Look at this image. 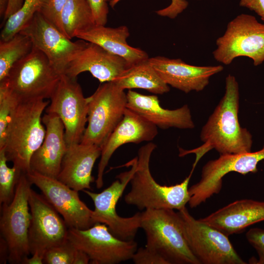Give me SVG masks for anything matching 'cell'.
<instances>
[{"mask_svg":"<svg viewBox=\"0 0 264 264\" xmlns=\"http://www.w3.org/2000/svg\"><path fill=\"white\" fill-rule=\"evenodd\" d=\"M240 93L235 76L229 74L225 79V93L210 115L200 132L203 144L199 147L186 150L179 148V156L196 155L192 170L207 152L215 149L220 154H239L251 152V133L241 126L238 118Z\"/></svg>","mask_w":264,"mask_h":264,"instance_id":"cell-1","label":"cell"},{"mask_svg":"<svg viewBox=\"0 0 264 264\" xmlns=\"http://www.w3.org/2000/svg\"><path fill=\"white\" fill-rule=\"evenodd\" d=\"M49 103L44 100L18 101L11 111L0 150H4L8 161L24 173L30 172L31 157L44 140L42 114Z\"/></svg>","mask_w":264,"mask_h":264,"instance_id":"cell-2","label":"cell"},{"mask_svg":"<svg viewBox=\"0 0 264 264\" xmlns=\"http://www.w3.org/2000/svg\"><path fill=\"white\" fill-rule=\"evenodd\" d=\"M155 144L149 142L138 150L137 165L130 181L131 189L124 197L128 205L139 210L148 209H169L180 210L186 207L190 199L189 183L193 171L181 183L161 185L152 176L150 170L151 155Z\"/></svg>","mask_w":264,"mask_h":264,"instance_id":"cell-3","label":"cell"},{"mask_svg":"<svg viewBox=\"0 0 264 264\" xmlns=\"http://www.w3.org/2000/svg\"><path fill=\"white\" fill-rule=\"evenodd\" d=\"M140 228L146 234L145 246L160 254L170 264H200L186 241L178 211L146 209L141 212Z\"/></svg>","mask_w":264,"mask_h":264,"instance_id":"cell-4","label":"cell"},{"mask_svg":"<svg viewBox=\"0 0 264 264\" xmlns=\"http://www.w3.org/2000/svg\"><path fill=\"white\" fill-rule=\"evenodd\" d=\"M61 76L45 55L33 47L1 82L5 83L19 101L45 100L51 97Z\"/></svg>","mask_w":264,"mask_h":264,"instance_id":"cell-5","label":"cell"},{"mask_svg":"<svg viewBox=\"0 0 264 264\" xmlns=\"http://www.w3.org/2000/svg\"><path fill=\"white\" fill-rule=\"evenodd\" d=\"M32 184L26 173H22L12 201L0 205V234L8 246L10 264H22L31 255L28 230L31 215L28 200Z\"/></svg>","mask_w":264,"mask_h":264,"instance_id":"cell-6","label":"cell"},{"mask_svg":"<svg viewBox=\"0 0 264 264\" xmlns=\"http://www.w3.org/2000/svg\"><path fill=\"white\" fill-rule=\"evenodd\" d=\"M88 98V124L81 142L102 147L124 116L127 94L111 81L102 83Z\"/></svg>","mask_w":264,"mask_h":264,"instance_id":"cell-7","label":"cell"},{"mask_svg":"<svg viewBox=\"0 0 264 264\" xmlns=\"http://www.w3.org/2000/svg\"><path fill=\"white\" fill-rule=\"evenodd\" d=\"M216 44L213 54L220 63L228 65L236 58L244 56L259 66L264 62V23L252 15L241 14L228 23Z\"/></svg>","mask_w":264,"mask_h":264,"instance_id":"cell-8","label":"cell"},{"mask_svg":"<svg viewBox=\"0 0 264 264\" xmlns=\"http://www.w3.org/2000/svg\"><path fill=\"white\" fill-rule=\"evenodd\" d=\"M131 167L129 171L116 176L109 187L99 193L85 189L82 191L93 201L94 209L92 218L94 223H104L110 231L119 239L133 240L140 228L141 212L129 217L120 216L116 212L117 203L135 172L137 165V156L127 164Z\"/></svg>","mask_w":264,"mask_h":264,"instance_id":"cell-9","label":"cell"},{"mask_svg":"<svg viewBox=\"0 0 264 264\" xmlns=\"http://www.w3.org/2000/svg\"><path fill=\"white\" fill-rule=\"evenodd\" d=\"M188 244L200 264H245L228 236L195 219L185 207L177 211Z\"/></svg>","mask_w":264,"mask_h":264,"instance_id":"cell-10","label":"cell"},{"mask_svg":"<svg viewBox=\"0 0 264 264\" xmlns=\"http://www.w3.org/2000/svg\"><path fill=\"white\" fill-rule=\"evenodd\" d=\"M68 240L85 252L91 264H117L132 259L137 249L133 240L114 236L108 226L99 222L86 229L68 228Z\"/></svg>","mask_w":264,"mask_h":264,"instance_id":"cell-11","label":"cell"},{"mask_svg":"<svg viewBox=\"0 0 264 264\" xmlns=\"http://www.w3.org/2000/svg\"><path fill=\"white\" fill-rule=\"evenodd\" d=\"M50 99L45 112L56 115L62 121L67 147L80 143L88 121V101L76 78L61 75Z\"/></svg>","mask_w":264,"mask_h":264,"instance_id":"cell-12","label":"cell"},{"mask_svg":"<svg viewBox=\"0 0 264 264\" xmlns=\"http://www.w3.org/2000/svg\"><path fill=\"white\" fill-rule=\"evenodd\" d=\"M263 160L264 145L256 152L220 154L218 158L209 161L202 168L200 180L189 188V206L195 208L219 193L225 175L233 172L243 175L256 173L258 163Z\"/></svg>","mask_w":264,"mask_h":264,"instance_id":"cell-13","label":"cell"},{"mask_svg":"<svg viewBox=\"0 0 264 264\" xmlns=\"http://www.w3.org/2000/svg\"><path fill=\"white\" fill-rule=\"evenodd\" d=\"M31 218L28 230L30 254L44 258L49 248L68 240V227L59 213L45 199L32 189L29 196Z\"/></svg>","mask_w":264,"mask_h":264,"instance_id":"cell-14","label":"cell"},{"mask_svg":"<svg viewBox=\"0 0 264 264\" xmlns=\"http://www.w3.org/2000/svg\"><path fill=\"white\" fill-rule=\"evenodd\" d=\"M27 36L33 46L43 52L56 71L64 74L86 41L73 42L48 21L40 12L20 32Z\"/></svg>","mask_w":264,"mask_h":264,"instance_id":"cell-15","label":"cell"},{"mask_svg":"<svg viewBox=\"0 0 264 264\" xmlns=\"http://www.w3.org/2000/svg\"><path fill=\"white\" fill-rule=\"evenodd\" d=\"M32 184L42 192L45 199L61 215L68 228L86 229L92 226L93 210L79 198L78 191L57 178L34 171L26 173Z\"/></svg>","mask_w":264,"mask_h":264,"instance_id":"cell-16","label":"cell"},{"mask_svg":"<svg viewBox=\"0 0 264 264\" xmlns=\"http://www.w3.org/2000/svg\"><path fill=\"white\" fill-rule=\"evenodd\" d=\"M157 127L132 111L127 109L121 121L117 125L101 147L100 160L95 180L97 189L104 184V171L115 151L129 143L138 144L153 140L158 133Z\"/></svg>","mask_w":264,"mask_h":264,"instance_id":"cell-17","label":"cell"},{"mask_svg":"<svg viewBox=\"0 0 264 264\" xmlns=\"http://www.w3.org/2000/svg\"><path fill=\"white\" fill-rule=\"evenodd\" d=\"M149 62L166 84L186 93L202 90L210 77L223 69L221 65L196 66L163 56L149 58Z\"/></svg>","mask_w":264,"mask_h":264,"instance_id":"cell-18","label":"cell"},{"mask_svg":"<svg viewBox=\"0 0 264 264\" xmlns=\"http://www.w3.org/2000/svg\"><path fill=\"white\" fill-rule=\"evenodd\" d=\"M129 66L124 58L96 44L86 41L83 48L68 64L64 74L76 78L79 74L88 71L103 83L113 81Z\"/></svg>","mask_w":264,"mask_h":264,"instance_id":"cell-19","label":"cell"},{"mask_svg":"<svg viewBox=\"0 0 264 264\" xmlns=\"http://www.w3.org/2000/svg\"><path fill=\"white\" fill-rule=\"evenodd\" d=\"M46 133L41 146L32 155L30 171L57 178L67 149L64 124L56 115L46 113L42 117Z\"/></svg>","mask_w":264,"mask_h":264,"instance_id":"cell-20","label":"cell"},{"mask_svg":"<svg viewBox=\"0 0 264 264\" xmlns=\"http://www.w3.org/2000/svg\"><path fill=\"white\" fill-rule=\"evenodd\" d=\"M101 154V147L95 144L80 142L68 146L57 179L78 192L91 189L90 184L95 181L92 169Z\"/></svg>","mask_w":264,"mask_h":264,"instance_id":"cell-21","label":"cell"},{"mask_svg":"<svg viewBox=\"0 0 264 264\" xmlns=\"http://www.w3.org/2000/svg\"><path fill=\"white\" fill-rule=\"evenodd\" d=\"M126 94L127 108L157 127L162 129H191L195 127L187 105L171 110L161 107L156 95H144L132 89Z\"/></svg>","mask_w":264,"mask_h":264,"instance_id":"cell-22","label":"cell"},{"mask_svg":"<svg viewBox=\"0 0 264 264\" xmlns=\"http://www.w3.org/2000/svg\"><path fill=\"white\" fill-rule=\"evenodd\" d=\"M200 220L228 236L264 220V201L238 200Z\"/></svg>","mask_w":264,"mask_h":264,"instance_id":"cell-23","label":"cell"},{"mask_svg":"<svg viewBox=\"0 0 264 264\" xmlns=\"http://www.w3.org/2000/svg\"><path fill=\"white\" fill-rule=\"evenodd\" d=\"M129 36V30L125 25L112 28L95 24L89 29L76 32L74 37L100 45L109 52L124 58L129 66L148 59L146 52L127 43Z\"/></svg>","mask_w":264,"mask_h":264,"instance_id":"cell-24","label":"cell"},{"mask_svg":"<svg viewBox=\"0 0 264 264\" xmlns=\"http://www.w3.org/2000/svg\"><path fill=\"white\" fill-rule=\"evenodd\" d=\"M120 88H140L162 94L170 90L149 62V58L130 66L113 81Z\"/></svg>","mask_w":264,"mask_h":264,"instance_id":"cell-25","label":"cell"},{"mask_svg":"<svg viewBox=\"0 0 264 264\" xmlns=\"http://www.w3.org/2000/svg\"><path fill=\"white\" fill-rule=\"evenodd\" d=\"M61 22L70 39L76 32L89 29L96 24L87 0H67L61 14Z\"/></svg>","mask_w":264,"mask_h":264,"instance_id":"cell-26","label":"cell"},{"mask_svg":"<svg viewBox=\"0 0 264 264\" xmlns=\"http://www.w3.org/2000/svg\"><path fill=\"white\" fill-rule=\"evenodd\" d=\"M33 47L30 38L21 32L7 40L0 41V82L7 78L13 66L27 55Z\"/></svg>","mask_w":264,"mask_h":264,"instance_id":"cell-27","label":"cell"},{"mask_svg":"<svg viewBox=\"0 0 264 264\" xmlns=\"http://www.w3.org/2000/svg\"><path fill=\"white\" fill-rule=\"evenodd\" d=\"M48 1L24 0L21 8L4 22L0 33V40H7L19 33Z\"/></svg>","mask_w":264,"mask_h":264,"instance_id":"cell-28","label":"cell"},{"mask_svg":"<svg viewBox=\"0 0 264 264\" xmlns=\"http://www.w3.org/2000/svg\"><path fill=\"white\" fill-rule=\"evenodd\" d=\"M4 150H0V203L9 204L13 200L17 185L22 173L16 166H7Z\"/></svg>","mask_w":264,"mask_h":264,"instance_id":"cell-29","label":"cell"},{"mask_svg":"<svg viewBox=\"0 0 264 264\" xmlns=\"http://www.w3.org/2000/svg\"><path fill=\"white\" fill-rule=\"evenodd\" d=\"M19 101L4 82L0 83V149L4 145L9 118L14 106Z\"/></svg>","mask_w":264,"mask_h":264,"instance_id":"cell-30","label":"cell"},{"mask_svg":"<svg viewBox=\"0 0 264 264\" xmlns=\"http://www.w3.org/2000/svg\"><path fill=\"white\" fill-rule=\"evenodd\" d=\"M76 251L77 248L67 240L48 249L44 255L43 264H73Z\"/></svg>","mask_w":264,"mask_h":264,"instance_id":"cell-31","label":"cell"},{"mask_svg":"<svg viewBox=\"0 0 264 264\" xmlns=\"http://www.w3.org/2000/svg\"><path fill=\"white\" fill-rule=\"evenodd\" d=\"M66 0H48L40 12L48 21L66 35L61 22V14Z\"/></svg>","mask_w":264,"mask_h":264,"instance_id":"cell-32","label":"cell"},{"mask_svg":"<svg viewBox=\"0 0 264 264\" xmlns=\"http://www.w3.org/2000/svg\"><path fill=\"white\" fill-rule=\"evenodd\" d=\"M132 259L135 264H170L160 254L146 246L137 249Z\"/></svg>","mask_w":264,"mask_h":264,"instance_id":"cell-33","label":"cell"},{"mask_svg":"<svg viewBox=\"0 0 264 264\" xmlns=\"http://www.w3.org/2000/svg\"><path fill=\"white\" fill-rule=\"evenodd\" d=\"M246 238L258 256V260L254 264H264V229L252 228L246 233Z\"/></svg>","mask_w":264,"mask_h":264,"instance_id":"cell-34","label":"cell"},{"mask_svg":"<svg viewBox=\"0 0 264 264\" xmlns=\"http://www.w3.org/2000/svg\"><path fill=\"white\" fill-rule=\"evenodd\" d=\"M91 9L96 24L105 25L107 22L109 7L106 0H87Z\"/></svg>","mask_w":264,"mask_h":264,"instance_id":"cell-35","label":"cell"},{"mask_svg":"<svg viewBox=\"0 0 264 264\" xmlns=\"http://www.w3.org/2000/svg\"><path fill=\"white\" fill-rule=\"evenodd\" d=\"M188 2L186 0H172L168 7L156 11V13L160 16L175 19L188 6Z\"/></svg>","mask_w":264,"mask_h":264,"instance_id":"cell-36","label":"cell"},{"mask_svg":"<svg viewBox=\"0 0 264 264\" xmlns=\"http://www.w3.org/2000/svg\"><path fill=\"white\" fill-rule=\"evenodd\" d=\"M239 4L255 12L264 22V0H240Z\"/></svg>","mask_w":264,"mask_h":264,"instance_id":"cell-37","label":"cell"},{"mask_svg":"<svg viewBox=\"0 0 264 264\" xmlns=\"http://www.w3.org/2000/svg\"><path fill=\"white\" fill-rule=\"evenodd\" d=\"M24 0H9L8 4L3 21H5L10 16L15 13L22 6Z\"/></svg>","mask_w":264,"mask_h":264,"instance_id":"cell-38","label":"cell"},{"mask_svg":"<svg viewBox=\"0 0 264 264\" xmlns=\"http://www.w3.org/2000/svg\"><path fill=\"white\" fill-rule=\"evenodd\" d=\"M89 262L88 255L84 251L77 249L73 264H88Z\"/></svg>","mask_w":264,"mask_h":264,"instance_id":"cell-39","label":"cell"},{"mask_svg":"<svg viewBox=\"0 0 264 264\" xmlns=\"http://www.w3.org/2000/svg\"><path fill=\"white\" fill-rule=\"evenodd\" d=\"M0 264H5L8 261L9 251L8 246L4 240L0 237Z\"/></svg>","mask_w":264,"mask_h":264,"instance_id":"cell-40","label":"cell"},{"mask_svg":"<svg viewBox=\"0 0 264 264\" xmlns=\"http://www.w3.org/2000/svg\"><path fill=\"white\" fill-rule=\"evenodd\" d=\"M43 264V257L41 255L35 253L31 255V257H26L24 259L22 264Z\"/></svg>","mask_w":264,"mask_h":264,"instance_id":"cell-41","label":"cell"},{"mask_svg":"<svg viewBox=\"0 0 264 264\" xmlns=\"http://www.w3.org/2000/svg\"><path fill=\"white\" fill-rule=\"evenodd\" d=\"M9 0H0V16L3 18L6 11Z\"/></svg>","mask_w":264,"mask_h":264,"instance_id":"cell-42","label":"cell"},{"mask_svg":"<svg viewBox=\"0 0 264 264\" xmlns=\"http://www.w3.org/2000/svg\"><path fill=\"white\" fill-rule=\"evenodd\" d=\"M121 0H111L109 2V4L111 7H114L115 5Z\"/></svg>","mask_w":264,"mask_h":264,"instance_id":"cell-43","label":"cell"},{"mask_svg":"<svg viewBox=\"0 0 264 264\" xmlns=\"http://www.w3.org/2000/svg\"><path fill=\"white\" fill-rule=\"evenodd\" d=\"M107 2H110V1H111V0H106Z\"/></svg>","mask_w":264,"mask_h":264,"instance_id":"cell-44","label":"cell"}]
</instances>
